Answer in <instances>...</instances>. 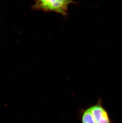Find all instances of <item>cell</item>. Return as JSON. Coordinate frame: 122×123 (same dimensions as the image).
Segmentation results:
<instances>
[{"mask_svg": "<svg viewBox=\"0 0 122 123\" xmlns=\"http://www.w3.org/2000/svg\"><path fill=\"white\" fill-rule=\"evenodd\" d=\"M89 108L96 123H112L108 113L100 102Z\"/></svg>", "mask_w": 122, "mask_h": 123, "instance_id": "7a4b0ae2", "label": "cell"}, {"mask_svg": "<svg viewBox=\"0 0 122 123\" xmlns=\"http://www.w3.org/2000/svg\"><path fill=\"white\" fill-rule=\"evenodd\" d=\"M74 2L73 0H36L35 7L46 12H55L66 16L69 6Z\"/></svg>", "mask_w": 122, "mask_h": 123, "instance_id": "6da1fadb", "label": "cell"}, {"mask_svg": "<svg viewBox=\"0 0 122 123\" xmlns=\"http://www.w3.org/2000/svg\"><path fill=\"white\" fill-rule=\"evenodd\" d=\"M82 123H96L90 108L84 110L81 117Z\"/></svg>", "mask_w": 122, "mask_h": 123, "instance_id": "3957f363", "label": "cell"}]
</instances>
